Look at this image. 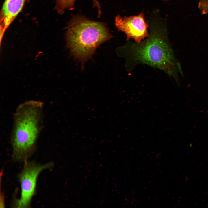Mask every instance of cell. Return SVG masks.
Listing matches in <instances>:
<instances>
[{
	"instance_id": "277c9868",
	"label": "cell",
	"mask_w": 208,
	"mask_h": 208,
	"mask_svg": "<svg viewBox=\"0 0 208 208\" xmlns=\"http://www.w3.org/2000/svg\"><path fill=\"white\" fill-rule=\"evenodd\" d=\"M53 165L52 162L42 165L34 161L25 162L23 168L19 175L21 191L20 197L16 201V207H29L35 192L39 175L44 170L51 169Z\"/></svg>"
},
{
	"instance_id": "52a82bcc",
	"label": "cell",
	"mask_w": 208,
	"mask_h": 208,
	"mask_svg": "<svg viewBox=\"0 0 208 208\" xmlns=\"http://www.w3.org/2000/svg\"><path fill=\"white\" fill-rule=\"evenodd\" d=\"M76 0H56L55 9L58 13L63 14L65 10L68 9L72 10L75 9L74 3ZM94 5L98 7L100 11V7L97 0H93Z\"/></svg>"
},
{
	"instance_id": "6da1fadb",
	"label": "cell",
	"mask_w": 208,
	"mask_h": 208,
	"mask_svg": "<svg viewBox=\"0 0 208 208\" xmlns=\"http://www.w3.org/2000/svg\"><path fill=\"white\" fill-rule=\"evenodd\" d=\"M43 107L42 102L31 100L21 104L16 108L11 135L14 161H26L34 151L42 128Z\"/></svg>"
},
{
	"instance_id": "ba28073f",
	"label": "cell",
	"mask_w": 208,
	"mask_h": 208,
	"mask_svg": "<svg viewBox=\"0 0 208 208\" xmlns=\"http://www.w3.org/2000/svg\"><path fill=\"white\" fill-rule=\"evenodd\" d=\"M198 7L202 14H208V0H199Z\"/></svg>"
},
{
	"instance_id": "9c48e42d",
	"label": "cell",
	"mask_w": 208,
	"mask_h": 208,
	"mask_svg": "<svg viewBox=\"0 0 208 208\" xmlns=\"http://www.w3.org/2000/svg\"><path fill=\"white\" fill-rule=\"evenodd\" d=\"M162 0L164 1H169L170 0Z\"/></svg>"
},
{
	"instance_id": "7a4b0ae2",
	"label": "cell",
	"mask_w": 208,
	"mask_h": 208,
	"mask_svg": "<svg viewBox=\"0 0 208 208\" xmlns=\"http://www.w3.org/2000/svg\"><path fill=\"white\" fill-rule=\"evenodd\" d=\"M66 29L68 46L74 56L81 60L90 58L98 46L112 37L106 23L81 15L73 16Z\"/></svg>"
},
{
	"instance_id": "8992f818",
	"label": "cell",
	"mask_w": 208,
	"mask_h": 208,
	"mask_svg": "<svg viewBox=\"0 0 208 208\" xmlns=\"http://www.w3.org/2000/svg\"><path fill=\"white\" fill-rule=\"evenodd\" d=\"M28 0H5L0 13L1 31L5 33Z\"/></svg>"
},
{
	"instance_id": "3957f363",
	"label": "cell",
	"mask_w": 208,
	"mask_h": 208,
	"mask_svg": "<svg viewBox=\"0 0 208 208\" xmlns=\"http://www.w3.org/2000/svg\"><path fill=\"white\" fill-rule=\"evenodd\" d=\"M165 31L158 24L152 25L146 40L140 44L127 45V57L134 62L146 64L171 73L172 55Z\"/></svg>"
},
{
	"instance_id": "5b68a950",
	"label": "cell",
	"mask_w": 208,
	"mask_h": 208,
	"mask_svg": "<svg viewBox=\"0 0 208 208\" xmlns=\"http://www.w3.org/2000/svg\"><path fill=\"white\" fill-rule=\"evenodd\" d=\"M115 24L119 30L126 35L127 40L132 38L140 44L142 40L149 35L148 25L145 20L143 13L128 17H122L118 15L115 18Z\"/></svg>"
}]
</instances>
